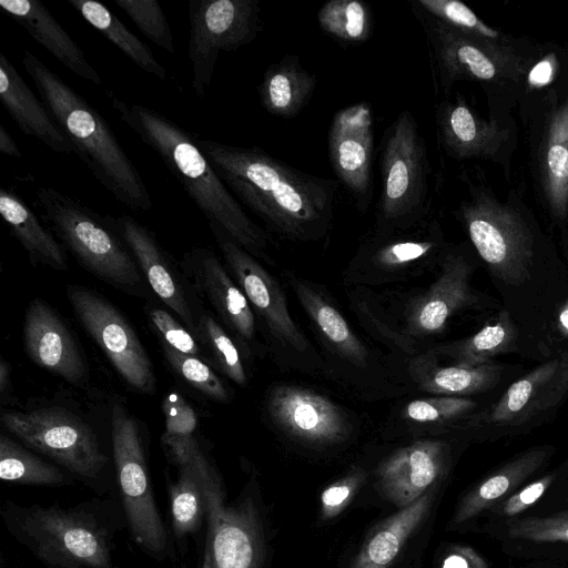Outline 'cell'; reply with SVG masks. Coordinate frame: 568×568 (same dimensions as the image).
Segmentation results:
<instances>
[{
    "label": "cell",
    "mask_w": 568,
    "mask_h": 568,
    "mask_svg": "<svg viewBox=\"0 0 568 568\" xmlns=\"http://www.w3.org/2000/svg\"><path fill=\"white\" fill-rule=\"evenodd\" d=\"M197 145L230 191L273 230L300 241L329 232L337 180L302 172L256 146L207 139H197Z\"/></svg>",
    "instance_id": "1"
},
{
    "label": "cell",
    "mask_w": 568,
    "mask_h": 568,
    "mask_svg": "<svg viewBox=\"0 0 568 568\" xmlns=\"http://www.w3.org/2000/svg\"><path fill=\"white\" fill-rule=\"evenodd\" d=\"M112 109L163 161L203 214L214 236L225 235L268 261L270 237L244 211L191 134L164 114L109 92Z\"/></svg>",
    "instance_id": "2"
},
{
    "label": "cell",
    "mask_w": 568,
    "mask_h": 568,
    "mask_svg": "<svg viewBox=\"0 0 568 568\" xmlns=\"http://www.w3.org/2000/svg\"><path fill=\"white\" fill-rule=\"evenodd\" d=\"M22 65L40 99L94 179L123 206L135 213L153 206L146 184L105 119L82 95L24 49Z\"/></svg>",
    "instance_id": "3"
},
{
    "label": "cell",
    "mask_w": 568,
    "mask_h": 568,
    "mask_svg": "<svg viewBox=\"0 0 568 568\" xmlns=\"http://www.w3.org/2000/svg\"><path fill=\"white\" fill-rule=\"evenodd\" d=\"M42 222L95 276L123 288L141 282L135 258L115 229L113 217L50 186L36 191Z\"/></svg>",
    "instance_id": "4"
},
{
    "label": "cell",
    "mask_w": 568,
    "mask_h": 568,
    "mask_svg": "<svg viewBox=\"0 0 568 568\" xmlns=\"http://www.w3.org/2000/svg\"><path fill=\"white\" fill-rule=\"evenodd\" d=\"M3 517L17 540L51 568H112L106 531L90 514L8 501Z\"/></svg>",
    "instance_id": "5"
},
{
    "label": "cell",
    "mask_w": 568,
    "mask_h": 568,
    "mask_svg": "<svg viewBox=\"0 0 568 568\" xmlns=\"http://www.w3.org/2000/svg\"><path fill=\"white\" fill-rule=\"evenodd\" d=\"M377 233L412 227L425 220L429 164L415 116L402 111L385 132Z\"/></svg>",
    "instance_id": "6"
},
{
    "label": "cell",
    "mask_w": 568,
    "mask_h": 568,
    "mask_svg": "<svg viewBox=\"0 0 568 568\" xmlns=\"http://www.w3.org/2000/svg\"><path fill=\"white\" fill-rule=\"evenodd\" d=\"M460 215L479 257L494 278L509 287L530 281L536 236L524 216L491 194L474 190L460 205Z\"/></svg>",
    "instance_id": "7"
},
{
    "label": "cell",
    "mask_w": 568,
    "mask_h": 568,
    "mask_svg": "<svg viewBox=\"0 0 568 568\" xmlns=\"http://www.w3.org/2000/svg\"><path fill=\"white\" fill-rule=\"evenodd\" d=\"M192 90L206 95L219 54L252 42L263 29L258 0H190Z\"/></svg>",
    "instance_id": "8"
},
{
    "label": "cell",
    "mask_w": 568,
    "mask_h": 568,
    "mask_svg": "<svg viewBox=\"0 0 568 568\" xmlns=\"http://www.w3.org/2000/svg\"><path fill=\"white\" fill-rule=\"evenodd\" d=\"M113 457L131 532L152 554L166 550V531L154 503L139 427L125 407L111 412Z\"/></svg>",
    "instance_id": "9"
},
{
    "label": "cell",
    "mask_w": 568,
    "mask_h": 568,
    "mask_svg": "<svg viewBox=\"0 0 568 568\" xmlns=\"http://www.w3.org/2000/svg\"><path fill=\"white\" fill-rule=\"evenodd\" d=\"M568 398V353L532 368L514 382L487 409L465 419L494 435L515 434L549 418Z\"/></svg>",
    "instance_id": "10"
},
{
    "label": "cell",
    "mask_w": 568,
    "mask_h": 568,
    "mask_svg": "<svg viewBox=\"0 0 568 568\" xmlns=\"http://www.w3.org/2000/svg\"><path fill=\"white\" fill-rule=\"evenodd\" d=\"M412 11L425 33L435 80L443 90L459 79L493 82L518 73V63L501 45L443 22L415 1Z\"/></svg>",
    "instance_id": "11"
},
{
    "label": "cell",
    "mask_w": 568,
    "mask_h": 568,
    "mask_svg": "<svg viewBox=\"0 0 568 568\" xmlns=\"http://www.w3.org/2000/svg\"><path fill=\"white\" fill-rule=\"evenodd\" d=\"M1 422L24 444L79 476L95 478L106 462L92 429L65 409L9 410Z\"/></svg>",
    "instance_id": "12"
},
{
    "label": "cell",
    "mask_w": 568,
    "mask_h": 568,
    "mask_svg": "<svg viewBox=\"0 0 568 568\" xmlns=\"http://www.w3.org/2000/svg\"><path fill=\"white\" fill-rule=\"evenodd\" d=\"M68 296L82 326L119 375L134 389L152 393L155 387L152 362L118 308L101 295L80 286H70Z\"/></svg>",
    "instance_id": "13"
},
{
    "label": "cell",
    "mask_w": 568,
    "mask_h": 568,
    "mask_svg": "<svg viewBox=\"0 0 568 568\" xmlns=\"http://www.w3.org/2000/svg\"><path fill=\"white\" fill-rule=\"evenodd\" d=\"M207 535L202 568H263L257 510L250 498L226 505L221 483L206 496Z\"/></svg>",
    "instance_id": "14"
},
{
    "label": "cell",
    "mask_w": 568,
    "mask_h": 568,
    "mask_svg": "<svg viewBox=\"0 0 568 568\" xmlns=\"http://www.w3.org/2000/svg\"><path fill=\"white\" fill-rule=\"evenodd\" d=\"M373 142L369 103H355L335 113L328 131L329 161L361 212L367 210L373 196Z\"/></svg>",
    "instance_id": "15"
},
{
    "label": "cell",
    "mask_w": 568,
    "mask_h": 568,
    "mask_svg": "<svg viewBox=\"0 0 568 568\" xmlns=\"http://www.w3.org/2000/svg\"><path fill=\"white\" fill-rule=\"evenodd\" d=\"M223 257L271 334L285 347L304 353L308 349L304 337L287 308L278 283L253 255L225 235L216 236Z\"/></svg>",
    "instance_id": "16"
},
{
    "label": "cell",
    "mask_w": 568,
    "mask_h": 568,
    "mask_svg": "<svg viewBox=\"0 0 568 568\" xmlns=\"http://www.w3.org/2000/svg\"><path fill=\"white\" fill-rule=\"evenodd\" d=\"M474 270L473 261L458 248L444 251L439 276L407 307L408 332L418 336L437 334L453 314L479 304L480 296L470 286Z\"/></svg>",
    "instance_id": "17"
},
{
    "label": "cell",
    "mask_w": 568,
    "mask_h": 568,
    "mask_svg": "<svg viewBox=\"0 0 568 568\" xmlns=\"http://www.w3.org/2000/svg\"><path fill=\"white\" fill-rule=\"evenodd\" d=\"M272 420L287 435L313 445L343 440L348 423L342 409L325 396L293 385H280L267 399Z\"/></svg>",
    "instance_id": "18"
},
{
    "label": "cell",
    "mask_w": 568,
    "mask_h": 568,
    "mask_svg": "<svg viewBox=\"0 0 568 568\" xmlns=\"http://www.w3.org/2000/svg\"><path fill=\"white\" fill-rule=\"evenodd\" d=\"M449 447L443 440H418L390 454L377 469L378 486L386 499L404 508L446 473Z\"/></svg>",
    "instance_id": "19"
},
{
    "label": "cell",
    "mask_w": 568,
    "mask_h": 568,
    "mask_svg": "<svg viewBox=\"0 0 568 568\" xmlns=\"http://www.w3.org/2000/svg\"><path fill=\"white\" fill-rule=\"evenodd\" d=\"M181 266L248 354L255 338L254 314L245 294L215 253L205 247H193L184 253Z\"/></svg>",
    "instance_id": "20"
},
{
    "label": "cell",
    "mask_w": 568,
    "mask_h": 568,
    "mask_svg": "<svg viewBox=\"0 0 568 568\" xmlns=\"http://www.w3.org/2000/svg\"><path fill=\"white\" fill-rule=\"evenodd\" d=\"M23 342L27 354L40 367L71 384H81L87 378L85 363L72 335L41 298H33L28 305Z\"/></svg>",
    "instance_id": "21"
},
{
    "label": "cell",
    "mask_w": 568,
    "mask_h": 568,
    "mask_svg": "<svg viewBox=\"0 0 568 568\" xmlns=\"http://www.w3.org/2000/svg\"><path fill=\"white\" fill-rule=\"evenodd\" d=\"M114 225L125 245L140 265L151 288L183 322L187 331L199 338L197 322L186 300L168 254L153 232L128 214L113 217Z\"/></svg>",
    "instance_id": "22"
},
{
    "label": "cell",
    "mask_w": 568,
    "mask_h": 568,
    "mask_svg": "<svg viewBox=\"0 0 568 568\" xmlns=\"http://www.w3.org/2000/svg\"><path fill=\"white\" fill-rule=\"evenodd\" d=\"M0 8L68 70L95 85L102 83L81 47L40 1L0 0Z\"/></svg>",
    "instance_id": "23"
},
{
    "label": "cell",
    "mask_w": 568,
    "mask_h": 568,
    "mask_svg": "<svg viewBox=\"0 0 568 568\" xmlns=\"http://www.w3.org/2000/svg\"><path fill=\"white\" fill-rule=\"evenodd\" d=\"M0 101L19 129L57 153L71 154L73 148L52 114L37 98L11 61L0 52Z\"/></svg>",
    "instance_id": "24"
},
{
    "label": "cell",
    "mask_w": 568,
    "mask_h": 568,
    "mask_svg": "<svg viewBox=\"0 0 568 568\" xmlns=\"http://www.w3.org/2000/svg\"><path fill=\"white\" fill-rule=\"evenodd\" d=\"M437 221H425L399 231L378 234L359 252L358 260L378 271H400L444 251Z\"/></svg>",
    "instance_id": "25"
},
{
    "label": "cell",
    "mask_w": 568,
    "mask_h": 568,
    "mask_svg": "<svg viewBox=\"0 0 568 568\" xmlns=\"http://www.w3.org/2000/svg\"><path fill=\"white\" fill-rule=\"evenodd\" d=\"M436 124L443 146L456 159L493 156L506 139L504 130L477 116L462 99L439 103Z\"/></svg>",
    "instance_id": "26"
},
{
    "label": "cell",
    "mask_w": 568,
    "mask_h": 568,
    "mask_svg": "<svg viewBox=\"0 0 568 568\" xmlns=\"http://www.w3.org/2000/svg\"><path fill=\"white\" fill-rule=\"evenodd\" d=\"M552 452L554 448L550 446L530 448L491 473L462 499L454 524H463L484 510L494 508L537 471Z\"/></svg>",
    "instance_id": "27"
},
{
    "label": "cell",
    "mask_w": 568,
    "mask_h": 568,
    "mask_svg": "<svg viewBox=\"0 0 568 568\" xmlns=\"http://www.w3.org/2000/svg\"><path fill=\"white\" fill-rule=\"evenodd\" d=\"M180 477L170 488L172 526L176 537L197 530L206 515L209 490L221 483L200 447L181 465Z\"/></svg>",
    "instance_id": "28"
},
{
    "label": "cell",
    "mask_w": 568,
    "mask_h": 568,
    "mask_svg": "<svg viewBox=\"0 0 568 568\" xmlns=\"http://www.w3.org/2000/svg\"><path fill=\"white\" fill-rule=\"evenodd\" d=\"M539 172L552 215L568 213V98L551 113L539 151Z\"/></svg>",
    "instance_id": "29"
},
{
    "label": "cell",
    "mask_w": 568,
    "mask_h": 568,
    "mask_svg": "<svg viewBox=\"0 0 568 568\" xmlns=\"http://www.w3.org/2000/svg\"><path fill=\"white\" fill-rule=\"evenodd\" d=\"M0 214L12 235L34 263L65 271L67 256L54 234L12 189H0Z\"/></svg>",
    "instance_id": "30"
},
{
    "label": "cell",
    "mask_w": 568,
    "mask_h": 568,
    "mask_svg": "<svg viewBox=\"0 0 568 568\" xmlns=\"http://www.w3.org/2000/svg\"><path fill=\"white\" fill-rule=\"evenodd\" d=\"M316 82L297 55L286 54L265 70L257 89L261 104L275 116L294 118L308 103Z\"/></svg>",
    "instance_id": "31"
},
{
    "label": "cell",
    "mask_w": 568,
    "mask_h": 568,
    "mask_svg": "<svg viewBox=\"0 0 568 568\" xmlns=\"http://www.w3.org/2000/svg\"><path fill=\"white\" fill-rule=\"evenodd\" d=\"M410 371L415 383L427 393L465 397L496 387L501 379L504 366L496 363L440 366L423 358L414 362Z\"/></svg>",
    "instance_id": "32"
},
{
    "label": "cell",
    "mask_w": 568,
    "mask_h": 568,
    "mask_svg": "<svg viewBox=\"0 0 568 568\" xmlns=\"http://www.w3.org/2000/svg\"><path fill=\"white\" fill-rule=\"evenodd\" d=\"M423 495L412 505L385 520L369 536L349 568H388L404 547L407 538L424 519L430 504Z\"/></svg>",
    "instance_id": "33"
},
{
    "label": "cell",
    "mask_w": 568,
    "mask_h": 568,
    "mask_svg": "<svg viewBox=\"0 0 568 568\" xmlns=\"http://www.w3.org/2000/svg\"><path fill=\"white\" fill-rule=\"evenodd\" d=\"M290 282L303 308L325 339L352 364L365 366L367 349L337 308L307 283L296 277H291Z\"/></svg>",
    "instance_id": "34"
},
{
    "label": "cell",
    "mask_w": 568,
    "mask_h": 568,
    "mask_svg": "<svg viewBox=\"0 0 568 568\" xmlns=\"http://www.w3.org/2000/svg\"><path fill=\"white\" fill-rule=\"evenodd\" d=\"M519 345V331L507 310H501L491 322L474 335L440 347V353L454 364L479 366L493 363V358L516 352Z\"/></svg>",
    "instance_id": "35"
},
{
    "label": "cell",
    "mask_w": 568,
    "mask_h": 568,
    "mask_svg": "<svg viewBox=\"0 0 568 568\" xmlns=\"http://www.w3.org/2000/svg\"><path fill=\"white\" fill-rule=\"evenodd\" d=\"M82 18L143 71L166 79V70L152 50L132 33L104 4L94 0H67Z\"/></svg>",
    "instance_id": "36"
},
{
    "label": "cell",
    "mask_w": 568,
    "mask_h": 568,
    "mask_svg": "<svg viewBox=\"0 0 568 568\" xmlns=\"http://www.w3.org/2000/svg\"><path fill=\"white\" fill-rule=\"evenodd\" d=\"M0 478L4 481L32 485L70 483L58 467L45 463L9 437H0Z\"/></svg>",
    "instance_id": "37"
},
{
    "label": "cell",
    "mask_w": 568,
    "mask_h": 568,
    "mask_svg": "<svg viewBox=\"0 0 568 568\" xmlns=\"http://www.w3.org/2000/svg\"><path fill=\"white\" fill-rule=\"evenodd\" d=\"M162 410L165 418L162 444L171 460L180 467L199 448L194 437L197 426L196 414L179 393L166 394L162 402Z\"/></svg>",
    "instance_id": "38"
},
{
    "label": "cell",
    "mask_w": 568,
    "mask_h": 568,
    "mask_svg": "<svg viewBox=\"0 0 568 568\" xmlns=\"http://www.w3.org/2000/svg\"><path fill=\"white\" fill-rule=\"evenodd\" d=\"M323 31L348 43H362L371 37L373 18L369 6L361 0H331L317 12Z\"/></svg>",
    "instance_id": "39"
},
{
    "label": "cell",
    "mask_w": 568,
    "mask_h": 568,
    "mask_svg": "<svg viewBox=\"0 0 568 568\" xmlns=\"http://www.w3.org/2000/svg\"><path fill=\"white\" fill-rule=\"evenodd\" d=\"M199 341L211 351L215 364L234 383L244 386L247 382L240 353L227 333L209 314L197 318Z\"/></svg>",
    "instance_id": "40"
},
{
    "label": "cell",
    "mask_w": 568,
    "mask_h": 568,
    "mask_svg": "<svg viewBox=\"0 0 568 568\" xmlns=\"http://www.w3.org/2000/svg\"><path fill=\"white\" fill-rule=\"evenodd\" d=\"M155 45L175 52L173 33L166 16L156 0H113Z\"/></svg>",
    "instance_id": "41"
},
{
    "label": "cell",
    "mask_w": 568,
    "mask_h": 568,
    "mask_svg": "<svg viewBox=\"0 0 568 568\" xmlns=\"http://www.w3.org/2000/svg\"><path fill=\"white\" fill-rule=\"evenodd\" d=\"M476 407L467 397L435 396L409 402L404 416L420 424H445L467 419Z\"/></svg>",
    "instance_id": "42"
},
{
    "label": "cell",
    "mask_w": 568,
    "mask_h": 568,
    "mask_svg": "<svg viewBox=\"0 0 568 568\" xmlns=\"http://www.w3.org/2000/svg\"><path fill=\"white\" fill-rule=\"evenodd\" d=\"M162 348L171 367L190 385L214 400L229 399V393L222 381L201 359L183 354L164 342H162Z\"/></svg>",
    "instance_id": "43"
},
{
    "label": "cell",
    "mask_w": 568,
    "mask_h": 568,
    "mask_svg": "<svg viewBox=\"0 0 568 568\" xmlns=\"http://www.w3.org/2000/svg\"><path fill=\"white\" fill-rule=\"evenodd\" d=\"M422 9L443 22L477 38L495 42L499 33L486 26L467 6L457 0H416Z\"/></svg>",
    "instance_id": "44"
},
{
    "label": "cell",
    "mask_w": 568,
    "mask_h": 568,
    "mask_svg": "<svg viewBox=\"0 0 568 568\" xmlns=\"http://www.w3.org/2000/svg\"><path fill=\"white\" fill-rule=\"evenodd\" d=\"M508 536L534 542H568V510L515 520L508 526Z\"/></svg>",
    "instance_id": "45"
},
{
    "label": "cell",
    "mask_w": 568,
    "mask_h": 568,
    "mask_svg": "<svg viewBox=\"0 0 568 568\" xmlns=\"http://www.w3.org/2000/svg\"><path fill=\"white\" fill-rule=\"evenodd\" d=\"M149 318L169 346L186 355L196 357L200 354L196 339L171 314L161 308H152Z\"/></svg>",
    "instance_id": "46"
},
{
    "label": "cell",
    "mask_w": 568,
    "mask_h": 568,
    "mask_svg": "<svg viewBox=\"0 0 568 568\" xmlns=\"http://www.w3.org/2000/svg\"><path fill=\"white\" fill-rule=\"evenodd\" d=\"M556 479V474H547L537 480L526 485L520 490L498 503L493 513L503 517H514L534 505Z\"/></svg>",
    "instance_id": "47"
},
{
    "label": "cell",
    "mask_w": 568,
    "mask_h": 568,
    "mask_svg": "<svg viewBox=\"0 0 568 568\" xmlns=\"http://www.w3.org/2000/svg\"><path fill=\"white\" fill-rule=\"evenodd\" d=\"M363 479L362 471H354L328 486L321 496L323 517L331 518L339 514L348 505Z\"/></svg>",
    "instance_id": "48"
},
{
    "label": "cell",
    "mask_w": 568,
    "mask_h": 568,
    "mask_svg": "<svg viewBox=\"0 0 568 568\" xmlns=\"http://www.w3.org/2000/svg\"><path fill=\"white\" fill-rule=\"evenodd\" d=\"M443 568H487V564L470 548H458L444 560Z\"/></svg>",
    "instance_id": "49"
},
{
    "label": "cell",
    "mask_w": 568,
    "mask_h": 568,
    "mask_svg": "<svg viewBox=\"0 0 568 568\" xmlns=\"http://www.w3.org/2000/svg\"><path fill=\"white\" fill-rule=\"evenodd\" d=\"M0 152L7 156L21 159L22 153L11 134L0 125Z\"/></svg>",
    "instance_id": "50"
},
{
    "label": "cell",
    "mask_w": 568,
    "mask_h": 568,
    "mask_svg": "<svg viewBox=\"0 0 568 568\" xmlns=\"http://www.w3.org/2000/svg\"><path fill=\"white\" fill-rule=\"evenodd\" d=\"M551 71L552 68L548 60L538 63L529 75L530 82L536 85L547 83L550 80Z\"/></svg>",
    "instance_id": "51"
},
{
    "label": "cell",
    "mask_w": 568,
    "mask_h": 568,
    "mask_svg": "<svg viewBox=\"0 0 568 568\" xmlns=\"http://www.w3.org/2000/svg\"><path fill=\"white\" fill-rule=\"evenodd\" d=\"M10 388V365L3 358L0 359V393L3 397Z\"/></svg>",
    "instance_id": "52"
},
{
    "label": "cell",
    "mask_w": 568,
    "mask_h": 568,
    "mask_svg": "<svg viewBox=\"0 0 568 568\" xmlns=\"http://www.w3.org/2000/svg\"><path fill=\"white\" fill-rule=\"evenodd\" d=\"M558 329L568 336V301L561 306L558 318H557Z\"/></svg>",
    "instance_id": "53"
},
{
    "label": "cell",
    "mask_w": 568,
    "mask_h": 568,
    "mask_svg": "<svg viewBox=\"0 0 568 568\" xmlns=\"http://www.w3.org/2000/svg\"><path fill=\"white\" fill-rule=\"evenodd\" d=\"M1 568H4L3 566Z\"/></svg>",
    "instance_id": "54"
}]
</instances>
